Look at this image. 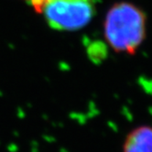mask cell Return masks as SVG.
Masks as SVG:
<instances>
[{"label": "cell", "instance_id": "6da1fadb", "mask_svg": "<svg viewBox=\"0 0 152 152\" xmlns=\"http://www.w3.org/2000/svg\"><path fill=\"white\" fill-rule=\"evenodd\" d=\"M144 13L129 3H118L108 12L104 23V34L113 49L134 53L145 37Z\"/></svg>", "mask_w": 152, "mask_h": 152}, {"label": "cell", "instance_id": "7a4b0ae2", "mask_svg": "<svg viewBox=\"0 0 152 152\" xmlns=\"http://www.w3.org/2000/svg\"><path fill=\"white\" fill-rule=\"evenodd\" d=\"M56 30L72 31L87 25L94 15V0H37L31 5Z\"/></svg>", "mask_w": 152, "mask_h": 152}, {"label": "cell", "instance_id": "3957f363", "mask_svg": "<svg viewBox=\"0 0 152 152\" xmlns=\"http://www.w3.org/2000/svg\"><path fill=\"white\" fill-rule=\"evenodd\" d=\"M124 152H152V128L138 127L126 139Z\"/></svg>", "mask_w": 152, "mask_h": 152}, {"label": "cell", "instance_id": "277c9868", "mask_svg": "<svg viewBox=\"0 0 152 152\" xmlns=\"http://www.w3.org/2000/svg\"><path fill=\"white\" fill-rule=\"evenodd\" d=\"M28 1L31 5H33V4L37 1V0H28Z\"/></svg>", "mask_w": 152, "mask_h": 152}]
</instances>
